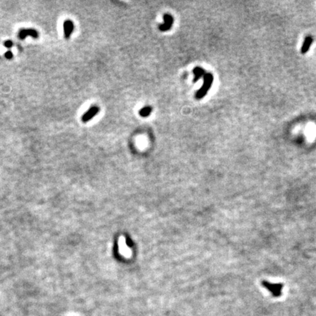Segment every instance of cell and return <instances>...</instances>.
I'll use <instances>...</instances> for the list:
<instances>
[{
  "mask_svg": "<svg viewBox=\"0 0 316 316\" xmlns=\"http://www.w3.org/2000/svg\"><path fill=\"white\" fill-rule=\"evenodd\" d=\"M4 56H5L7 59H11L13 57V53H12V51H6L5 53H4Z\"/></svg>",
  "mask_w": 316,
  "mask_h": 316,
  "instance_id": "obj_12",
  "label": "cell"
},
{
  "mask_svg": "<svg viewBox=\"0 0 316 316\" xmlns=\"http://www.w3.org/2000/svg\"><path fill=\"white\" fill-rule=\"evenodd\" d=\"M63 29H64V38L69 39L71 37L72 33L73 32V29H74V24H73V22L71 20H67L64 21L63 23Z\"/></svg>",
  "mask_w": 316,
  "mask_h": 316,
  "instance_id": "obj_6",
  "label": "cell"
},
{
  "mask_svg": "<svg viewBox=\"0 0 316 316\" xmlns=\"http://www.w3.org/2000/svg\"><path fill=\"white\" fill-rule=\"evenodd\" d=\"M151 112H152V108L150 106H146L139 111V114L143 117H146L150 114Z\"/></svg>",
  "mask_w": 316,
  "mask_h": 316,
  "instance_id": "obj_10",
  "label": "cell"
},
{
  "mask_svg": "<svg viewBox=\"0 0 316 316\" xmlns=\"http://www.w3.org/2000/svg\"><path fill=\"white\" fill-rule=\"evenodd\" d=\"M213 82V76L212 73H206L203 76V84L200 89L196 92L195 97L198 100L203 98L207 94L208 91L212 85Z\"/></svg>",
  "mask_w": 316,
  "mask_h": 316,
  "instance_id": "obj_1",
  "label": "cell"
},
{
  "mask_svg": "<svg viewBox=\"0 0 316 316\" xmlns=\"http://www.w3.org/2000/svg\"><path fill=\"white\" fill-rule=\"evenodd\" d=\"M28 36H30L34 39L38 38V32L34 29H21L19 30V37L21 40H24Z\"/></svg>",
  "mask_w": 316,
  "mask_h": 316,
  "instance_id": "obj_5",
  "label": "cell"
},
{
  "mask_svg": "<svg viewBox=\"0 0 316 316\" xmlns=\"http://www.w3.org/2000/svg\"><path fill=\"white\" fill-rule=\"evenodd\" d=\"M100 111V108H99L98 106H93L84 113V114L82 116L81 120L83 122H87L89 121H90L91 119H93L94 117L99 113Z\"/></svg>",
  "mask_w": 316,
  "mask_h": 316,
  "instance_id": "obj_3",
  "label": "cell"
},
{
  "mask_svg": "<svg viewBox=\"0 0 316 316\" xmlns=\"http://www.w3.org/2000/svg\"><path fill=\"white\" fill-rule=\"evenodd\" d=\"M312 41H313V40H312V37H311V36H307V37H305V41H304L303 45H302V49H301L302 53L305 54V53H306L308 51V50L310 49V46L312 45Z\"/></svg>",
  "mask_w": 316,
  "mask_h": 316,
  "instance_id": "obj_8",
  "label": "cell"
},
{
  "mask_svg": "<svg viewBox=\"0 0 316 316\" xmlns=\"http://www.w3.org/2000/svg\"><path fill=\"white\" fill-rule=\"evenodd\" d=\"M4 45L6 48H7V49H10V48L13 47V43L11 41V40H6V41L4 42Z\"/></svg>",
  "mask_w": 316,
  "mask_h": 316,
  "instance_id": "obj_11",
  "label": "cell"
},
{
  "mask_svg": "<svg viewBox=\"0 0 316 316\" xmlns=\"http://www.w3.org/2000/svg\"><path fill=\"white\" fill-rule=\"evenodd\" d=\"M262 285L269 291H270L275 297H279L282 294V287H283L282 284H272L266 282V281H263L262 282Z\"/></svg>",
  "mask_w": 316,
  "mask_h": 316,
  "instance_id": "obj_2",
  "label": "cell"
},
{
  "mask_svg": "<svg viewBox=\"0 0 316 316\" xmlns=\"http://www.w3.org/2000/svg\"><path fill=\"white\" fill-rule=\"evenodd\" d=\"M164 23L159 26V29L162 32H166L171 28L173 23V18L170 14H165L163 16Z\"/></svg>",
  "mask_w": 316,
  "mask_h": 316,
  "instance_id": "obj_4",
  "label": "cell"
},
{
  "mask_svg": "<svg viewBox=\"0 0 316 316\" xmlns=\"http://www.w3.org/2000/svg\"><path fill=\"white\" fill-rule=\"evenodd\" d=\"M193 73H194V78H193V82H196L197 81H198L199 79L201 77H203L206 74V71L204 70V69L201 68V67H197L193 70Z\"/></svg>",
  "mask_w": 316,
  "mask_h": 316,
  "instance_id": "obj_9",
  "label": "cell"
},
{
  "mask_svg": "<svg viewBox=\"0 0 316 316\" xmlns=\"http://www.w3.org/2000/svg\"><path fill=\"white\" fill-rule=\"evenodd\" d=\"M119 249H120V252L122 255L127 256H130L131 255V250L129 248H127L126 242H125V239L124 237H121L119 239Z\"/></svg>",
  "mask_w": 316,
  "mask_h": 316,
  "instance_id": "obj_7",
  "label": "cell"
}]
</instances>
